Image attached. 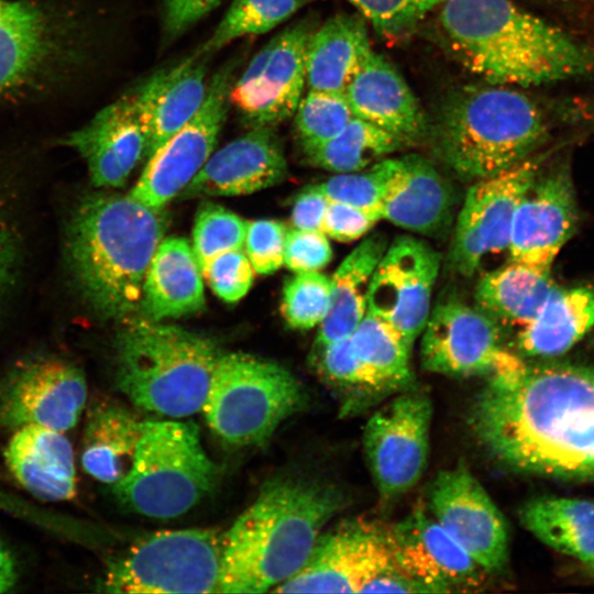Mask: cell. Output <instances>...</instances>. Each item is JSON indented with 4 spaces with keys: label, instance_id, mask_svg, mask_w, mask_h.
Instances as JSON below:
<instances>
[{
    "label": "cell",
    "instance_id": "cell-1",
    "mask_svg": "<svg viewBox=\"0 0 594 594\" xmlns=\"http://www.w3.org/2000/svg\"><path fill=\"white\" fill-rule=\"evenodd\" d=\"M487 453L514 471L594 480V370L568 362L514 365L488 376L470 410Z\"/></svg>",
    "mask_w": 594,
    "mask_h": 594
},
{
    "label": "cell",
    "instance_id": "cell-2",
    "mask_svg": "<svg viewBox=\"0 0 594 594\" xmlns=\"http://www.w3.org/2000/svg\"><path fill=\"white\" fill-rule=\"evenodd\" d=\"M439 23L460 63L492 85L594 76V47L512 0H446Z\"/></svg>",
    "mask_w": 594,
    "mask_h": 594
},
{
    "label": "cell",
    "instance_id": "cell-3",
    "mask_svg": "<svg viewBox=\"0 0 594 594\" xmlns=\"http://www.w3.org/2000/svg\"><path fill=\"white\" fill-rule=\"evenodd\" d=\"M344 501L340 488L321 480L266 482L222 535L218 593H262L293 576Z\"/></svg>",
    "mask_w": 594,
    "mask_h": 594
},
{
    "label": "cell",
    "instance_id": "cell-4",
    "mask_svg": "<svg viewBox=\"0 0 594 594\" xmlns=\"http://www.w3.org/2000/svg\"><path fill=\"white\" fill-rule=\"evenodd\" d=\"M165 219L130 194L96 191L74 208L66 229L69 272L88 307L103 319L139 312L151 260Z\"/></svg>",
    "mask_w": 594,
    "mask_h": 594
},
{
    "label": "cell",
    "instance_id": "cell-5",
    "mask_svg": "<svg viewBox=\"0 0 594 594\" xmlns=\"http://www.w3.org/2000/svg\"><path fill=\"white\" fill-rule=\"evenodd\" d=\"M547 138L539 107L501 85L469 86L442 106L433 128L441 161L461 179L475 182L525 161Z\"/></svg>",
    "mask_w": 594,
    "mask_h": 594
},
{
    "label": "cell",
    "instance_id": "cell-6",
    "mask_svg": "<svg viewBox=\"0 0 594 594\" xmlns=\"http://www.w3.org/2000/svg\"><path fill=\"white\" fill-rule=\"evenodd\" d=\"M222 352L200 334L161 321H130L116 342V381L138 407L182 418L205 403Z\"/></svg>",
    "mask_w": 594,
    "mask_h": 594
},
{
    "label": "cell",
    "instance_id": "cell-7",
    "mask_svg": "<svg viewBox=\"0 0 594 594\" xmlns=\"http://www.w3.org/2000/svg\"><path fill=\"white\" fill-rule=\"evenodd\" d=\"M218 475L194 422L143 421L133 464L112 486L116 497L131 510L166 519L198 504Z\"/></svg>",
    "mask_w": 594,
    "mask_h": 594
},
{
    "label": "cell",
    "instance_id": "cell-8",
    "mask_svg": "<svg viewBox=\"0 0 594 594\" xmlns=\"http://www.w3.org/2000/svg\"><path fill=\"white\" fill-rule=\"evenodd\" d=\"M84 50L81 24L72 12L37 0H0V100L62 84Z\"/></svg>",
    "mask_w": 594,
    "mask_h": 594
},
{
    "label": "cell",
    "instance_id": "cell-9",
    "mask_svg": "<svg viewBox=\"0 0 594 594\" xmlns=\"http://www.w3.org/2000/svg\"><path fill=\"white\" fill-rule=\"evenodd\" d=\"M305 402L299 382L285 367L246 353H222L202 406L209 428L224 442H264Z\"/></svg>",
    "mask_w": 594,
    "mask_h": 594
},
{
    "label": "cell",
    "instance_id": "cell-10",
    "mask_svg": "<svg viewBox=\"0 0 594 594\" xmlns=\"http://www.w3.org/2000/svg\"><path fill=\"white\" fill-rule=\"evenodd\" d=\"M222 536L212 529L157 531L136 541L107 568L109 593H218Z\"/></svg>",
    "mask_w": 594,
    "mask_h": 594
},
{
    "label": "cell",
    "instance_id": "cell-11",
    "mask_svg": "<svg viewBox=\"0 0 594 594\" xmlns=\"http://www.w3.org/2000/svg\"><path fill=\"white\" fill-rule=\"evenodd\" d=\"M314 24L297 21L276 34L232 82L229 100L252 128H274L294 117L306 85V51Z\"/></svg>",
    "mask_w": 594,
    "mask_h": 594
},
{
    "label": "cell",
    "instance_id": "cell-12",
    "mask_svg": "<svg viewBox=\"0 0 594 594\" xmlns=\"http://www.w3.org/2000/svg\"><path fill=\"white\" fill-rule=\"evenodd\" d=\"M235 65L228 63L211 78L199 111L147 158L129 193L153 209L180 195L210 157L229 110Z\"/></svg>",
    "mask_w": 594,
    "mask_h": 594
},
{
    "label": "cell",
    "instance_id": "cell-13",
    "mask_svg": "<svg viewBox=\"0 0 594 594\" xmlns=\"http://www.w3.org/2000/svg\"><path fill=\"white\" fill-rule=\"evenodd\" d=\"M432 407L420 391L402 393L376 410L365 425L363 448L380 495L407 493L425 472Z\"/></svg>",
    "mask_w": 594,
    "mask_h": 594
},
{
    "label": "cell",
    "instance_id": "cell-14",
    "mask_svg": "<svg viewBox=\"0 0 594 594\" xmlns=\"http://www.w3.org/2000/svg\"><path fill=\"white\" fill-rule=\"evenodd\" d=\"M543 157L529 156L496 175L473 182L458 215L450 264L471 276L484 258L508 249L518 204L538 176Z\"/></svg>",
    "mask_w": 594,
    "mask_h": 594
},
{
    "label": "cell",
    "instance_id": "cell-15",
    "mask_svg": "<svg viewBox=\"0 0 594 594\" xmlns=\"http://www.w3.org/2000/svg\"><path fill=\"white\" fill-rule=\"evenodd\" d=\"M87 393L85 375L73 363L54 356L23 361L0 383V427L66 432L80 419Z\"/></svg>",
    "mask_w": 594,
    "mask_h": 594
},
{
    "label": "cell",
    "instance_id": "cell-16",
    "mask_svg": "<svg viewBox=\"0 0 594 594\" xmlns=\"http://www.w3.org/2000/svg\"><path fill=\"white\" fill-rule=\"evenodd\" d=\"M421 333V365L428 372L490 376L521 359L503 345L495 321L458 299L437 304Z\"/></svg>",
    "mask_w": 594,
    "mask_h": 594
},
{
    "label": "cell",
    "instance_id": "cell-17",
    "mask_svg": "<svg viewBox=\"0 0 594 594\" xmlns=\"http://www.w3.org/2000/svg\"><path fill=\"white\" fill-rule=\"evenodd\" d=\"M440 254L427 242L397 237L377 263L367 290V311L392 326L409 348L431 311Z\"/></svg>",
    "mask_w": 594,
    "mask_h": 594
},
{
    "label": "cell",
    "instance_id": "cell-18",
    "mask_svg": "<svg viewBox=\"0 0 594 594\" xmlns=\"http://www.w3.org/2000/svg\"><path fill=\"white\" fill-rule=\"evenodd\" d=\"M431 517L486 572L508 560L506 520L485 488L464 466L440 471L427 493Z\"/></svg>",
    "mask_w": 594,
    "mask_h": 594
},
{
    "label": "cell",
    "instance_id": "cell-19",
    "mask_svg": "<svg viewBox=\"0 0 594 594\" xmlns=\"http://www.w3.org/2000/svg\"><path fill=\"white\" fill-rule=\"evenodd\" d=\"M386 532L362 522L321 534L307 561L276 593H362L375 576L395 564Z\"/></svg>",
    "mask_w": 594,
    "mask_h": 594
},
{
    "label": "cell",
    "instance_id": "cell-20",
    "mask_svg": "<svg viewBox=\"0 0 594 594\" xmlns=\"http://www.w3.org/2000/svg\"><path fill=\"white\" fill-rule=\"evenodd\" d=\"M579 220L575 193L566 165L538 176L518 204L512 223L510 260L550 271Z\"/></svg>",
    "mask_w": 594,
    "mask_h": 594
},
{
    "label": "cell",
    "instance_id": "cell-21",
    "mask_svg": "<svg viewBox=\"0 0 594 594\" xmlns=\"http://www.w3.org/2000/svg\"><path fill=\"white\" fill-rule=\"evenodd\" d=\"M396 564L433 593L474 590L486 572L424 509L386 531Z\"/></svg>",
    "mask_w": 594,
    "mask_h": 594
},
{
    "label": "cell",
    "instance_id": "cell-22",
    "mask_svg": "<svg viewBox=\"0 0 594 594\" xmlns=\"http://www.w3.org/2000/svg\"><path fill=\"white\" fill-rule=\"evenodd\" d=\"M372 167L383 185V219L411 232L439 235L452 220L453 195L429 160L384 157Z\"/></svg>",
    "mask_w": 594,
    "mask_h": 594
},
{
    "label": "cell",
    "instance_id": "cell-23",
    "mask_svg": "<svg viewBox=\"0 0 594 594\" xmlns=\"http://www.w3.org/2000/svg\"><path fill=\"white\" fill-rule=\"evenodd\" d=\"M61 144L85 161L95 187L118 188L145 156L146 138L127 92L68 133Z\"/></svg>",
    "mask_w": 594,
    "mask_h": 594
},
{
    "label": "cell",
    "instance_id": "cell-24",
    "mask_svg": "<svg viewBox=\"0 0 594 594\" xmlns=\"http://www.w3.org/2000/svg\"><path fill=\"white\" fill-rule=\"evenodd\" d=\"M287 172L283 146L273 128H252L210 155L180 196L248 195L275 186Z\"/></svg>",
    "mask_w": 594,
    "mask_h": 594
},
{
    "label": "cell",
    "instance_id": "cell-25",
    "mask_svg": "<svg viewBox=\"0 0 594 594\" xmlns=\"http://www.w3.org/2000/svg\"><path fill=\"white\" fill-rule=\"evenodd\" d=\"M209 57L193 53L128 92L145 133L146 158L199 111L207 94Z\"/></svg>",
    "mask_w": 594,
    "mask_h": 594
},
{
    "label": "cell",
    "instance_id": "cell-26",
    "mask_svg": "<svg viewBox=\"0 0 594 594\" xmlns=\"http://www.w3.org/2000/svg\"><path fill=\"white\" fill-rule=\"evenodd\" d=\"M344 94L355 118L405 143L421 136L427 128L422 109L407 82L383 55L374 51Z\"/></svg>",
    "mask_w": 594,
    "mask_h": 594
},
{
    "label": "cell",
    "instance_id": "cell-27",
    "mask_svg": "<svg viewBox=\"0 0 594 594\" xmlns=\"http://www.w3.org/2000/svg\"><path fill=\"white\" fill-rule=\"evenodd\" d=\"M4 460L18 483L36 498L64 502L77 493L75 455L65 432L20 427L12 431Z\"/></svg>",
    "mask_w": 594,
    "mask_h": 594
},
{
    "label": "cell",
    "instance_id": "cell-28",
    "mask_svg": "<svg viewBox=\"0 0 594 594\" xmlns=\"http://www.w3.org/2000/svg\"><path fill=\"white\" fill-rule=\"evenodd\" d=\"M201 277V267L186 239L162 240L144 276L139 311L151 321L200 311L205 306Z\"/></svg>",
    "mask_w": 594,
    "mask_h": 594
},
{
    "label": "cell",
    "instance_id": "cell-29",
    "mask_svg": "<svg viewBox=\"0 0 594 594\" xmlns=\"http://www.w3.org/2000/svg\"><path fill=\"white\" fill-rule=\"evenodd\" d=\"M372 51L364 20L355 14H336L309 37L306 84L310 90L345 92Z\"/></svg>",
    "mask_w": 594,
    "mask_h": 594
},
{
    "label": "cell",
    "instance_id": "cell-30",
    "mask_svg": "<svg viewBox=\"0 0 594 594\" xmlns=\"http://www.w3.org/2000/svg\"><path fill=\"white\" fill-rule=\"evenodd\" d=\"M594 327V284L553 286L537 316L516 338L519 356L552 358L573 348Z\"/></svg>",
    "mask_w": 594,
    "mask_h": 594
},
{
    "label": "cell",
    "instance_id": "cell-31",
    "mask_svg": "<svg viewBox=\"0 0 594 594\" xmlns=\"http://www.w3.org/2000/svg\"><path fill=\"white\" fill-rule=\"evenodd\" d=\"M387 246L385 235L372 234L340 263L331 278L330 306L319 324L316 348L352 336L366 314L370 280Z\"/></svg>",
    "mask_w": 594,
    "mask_h": 594
},
{
    "label": "cell",
    "instance_id": "cell-32",
    "mask_svg": "<svg viewBox=\"0 0 594 594\" xmlns=\"http://www.w3.org/2000/svg\"><path fill=\"white\" fill-rule=\"evenodd\" d=\"M142 421L123 406L102 402L87 415L81 465L92 479L114 485L130 471L141 437Z\"/></svg>",
    "mask_w": 594,
    "mask_h": 594
},
{
    "label": "cell",
    "instance_id": "cell-33",
    "mask_svg": "<svg viewBox=\"0 0 594 594\" xmlns=\"http://www.w3.org/2000/svg\"><path fill=\"white\" fill-rule=\"evenodd\" d=\"M519 519L538 540L578 559L594 573V501L537 497L522 505Z\"/></svg>",
    "mask_w": 594,
    "mask_h": 594
},
{
    "label": "cell",
    "instance_id": "cell-34",
    "mask_svg": "<svg viewBox=\"0 0 594 594\" xmlns=\"http://www.w3.org/2000/svg\"><path fill=\"white\" fill-rule=\"evenodd\" d=\"M556 284L550 271L512 261L477 283L476 308L501 324L526 326L539 312Z\"/></svg>",
    "mask_w": 594,
    "mask_h": 594
},
{
    "label": "cell",
    "instance_id": "cell-35",
    "mask_svg": "<svg viewBox=\"0 0 594 594\" xmlns=\"http://www.w3.org/2000/svg\"><path fill=\"white\" fill-rule=\"evenodd\" d=\"M403 144L398 136L353 117L332 139L300 148L310 165L339 174L363 170Z\"/></svg>",
    "mask_w": 594,
    "mask_h": 594
},
{
    "label": "cell",
    "instance_id": "cell-36",
    "mask_svg": "<svg viewBox=\"0 0 594 594\" xmlns=\"http://www.w3.org/2000/svg\"><path fill=\"white\" fill-rule=\"evenodd\" d=\"M350 340L356 355L393 389L413 380L411 348L381 318L366 310Z\"/></svg>",
    "mask_w": 594,
    "mask_h": 594
},
{
    "label": "cell",
    "instance_id": "cell-37",
    "mask_svg": "<svg viewBox=\"0 0 594 594\" xmlns=\"http://www.w3.org/2000/svg\"><path fill=\"white\" fill-rule=\"evenodd\" d=\"M309 0H232L210 37L194 53L210 56L234 40L266 33Z\"/></svg>",
    "mask_w": 594,
    "mask_h": 594
},
{
    "label": "cell",
    "instance_id": "cell-38",
    "mask_svg": "<svg viewBox=\"0 0 594 594\" xmlns=\"http://www.w3.org/2000/svg\"><path fill=\"white\" fill-rule=\"evenodd\" d=\"M353 117L344 92L309 89L294 114L300 146L317 145L332 139Z\"/></svg>",
    "mask_w": 594,
    "mask_h": 594
},
{
    "label": "cell",
    "instance_id": "cell-39",
    "mask_svg": "<svg viewBox=\"0 0 594 594\" xmlns=\"http://www.w3.org/2000/svg\"><path fill=\"white\" fill-rule=\"evenodd\" d=\"M248 222L220 205L200 206L193 231V250L200 267L213 256L243 249Z\"/></svg>",
    "mask_w": 594,
    "mask_h": 594
},
{
    "label": "cell",
    "instance_id": "cell-40",
    "mask_svg": "<svg viewBox=\"0 0 594 594\" xmlns=\"http://www.w3.org/2000/svg\"><path fill=\"white\" fill-rule=\"evenodd\" d=\"M330 297L331 278L319 272L296 273L283 288V317L293 329H311L324 319Z\"/></svg>",
    "mask_w": 594,
    "mask_h": 594
},
{
    "label": "cell",
    "instance_id": "cell-41",
    "mask_svg": "<svg viewBox=\"0 0 594 594\" xmlns=\"http://www.w3.org/2000/svg\"><path fill=\"white\" fill-rule=\"evenodd\" d=\"M319 372L337 386L362 396L393 389L354 352L350 338L317 348Z\"/></svg>",
    "mask_w": 594,
    "mask_h": 594
},
{
    "label": "cell",
    "instance_id": "cell-42",
    "mask_svg": "<svg viewBox=\"0 0 594 594\" xmlns=\"http://www.w3.org/2000/svg\"><path fill=\"white\" fill-rule=\"evenodd\" d=\"M377 33L398 36L446 0H350Z\"/></svg>",
    "mask_w": 594,
    "mask_h": 594
},
{
    "label": "cell",
    "instance_id": "cell-43",
    "mask_svg": "<svg viewBox=\"0 0 594 594\" xmlns=\"http://www.w3.org/2000/svg\"><path fill=\"white\" fill-rule=\"evenodd\" d=\"M317 186L329 201L375 212L383 218V185L372 166L365 172L339 173Z\"/></svg>",
    "mask_w": 594,
    "mask_h": 594
},
{
    "label": "cell",
    "instance_id": "cell-44",
    "mask_svg": "<svg viewBox=\"0 0 594 594\" xmlns=\"http://www.w3.org/2000/svg\"><path fill=\"white\" fill-rule=\"evenodd\" d=\"M201 272L213 293L227 302L239 301L253 283V267L242 249L213 256Z\"/></svg>",
    "mask_w": 594,
    "mask_h": 594
},
{
    "label": "cell",
    "instance_id": "cell-45",
    "mask_svg": "<svg viewBox=\"0 0 594 594\" xmlns=\"http://www.w3.org/2000/svg\"><path fill=\"white\" fill-rule=\"evenodd\" d=\"M15 207L0 183V301L15 283L22 263L23 235Z\"/></svg>",
    "mask_w": 594,
    "mask_h": 594
},
{
    "label": "cell",
    "instance_id": "cell-46",
    "mask_svg": "<svg viewBox=\"0 0 594 594\" xmlns=\"http://www.w3.org/2000/svg\"><path fill=\"white\" fill-rule=\"evenodd\" d=\"M287 229L277 220L248 222L245 246L253 270L272 274L284 264Z\"/></svg>",
    "mask_w": 594,
    "mask_h": 594
},
{
    "label": "cell",
    "instance_id": "cell-47",
    "mask_svg": "<svg viewBox=\"0 0 594 594\" xmlns=\"http://www.w3.org/2000/svg\"><path fill=\"white\" fill-rule=\"evenodd\" d=\"M332 258L328 237L321 231L293 229L287 231L284 264L295 273L319 272Z\"/></svg>",
    "mask_w": 594,
    "mask_h": 594
},
{
    "label": "cell",
    "instance_id": "cell-48",
    "mask_svg": "<svg viewBox=\"0 0 594 594\" xmlns=\"http://www.w3.org/2000/svg\"><path fill=\"white\" fill-rule=\"evenodd\" d=\"M380 215L342 202L328 201L321 232L340 242H351L364 237L377 221Z\"/></svg>",
    "mask_w": 594,
    "mask_h": 594
},
{
    "label": "cell",
    "instance_id": "cell-49",
    "mask_svg": "<svg viewBox=\"0 0 594 594\" xmlns=\"http://www.w3.org/2000/svg\"><path fill=\"white\" fill-rule=\"evenodd\" d=\"M222 0H160L166 41H174L212 12Z\"/></svg>",
    "mask_w": 594,
    "mask_h": 594
},
{
    "label": "cell",
    "instance_id": "cell-50",
    "mask_svg": "<svg viewBox=\"0 0 594 594\" xmlns=\"http://www.w3.org/2000/svg\"><path fill=\"white\" fill-rule=\"evenodd\" d=\"M328 201L317 185L302 190L293 205L292 223L294 228L321 231V222Z\"/></svg>",
    "mask_w": 594,
    "mask_h": 594
},
{
    "label": "cell",
    "instance_id": "cell-51",
    "mask_svg": "<svg viewBox=\"0 0 594 594\" xmlns=\"http://www.w3.org/2000/svg\"><path fill=\"white\" fill-rule=\"evenodd\" d=\"M362 593H433L396 563L370 581Z\"/></svg>",
    "mask_w": 594,
    "mask_h": 594
},
{
    "label": "cell",
    "instance_id": "cell-52",
    "mask_svg": "<svg viewBox=\"0 0 594 594\" xmlns=\"http://www.w3.org/2000/svg\"><path fill=\"white\" fill-rule=\"evenodd\" d=\"M557 112L566 123L594 129V96L563 99Z\"/></svg>",
    "mask_w": 594,
    "mask_h": 594
},
{
    "label": "cell",
    "instance_id": "cell-53",
    "mask_svg": "<svg viewBox=\"0 0 594 594\" xmlns=\"http://www.w3.org/2000/svg\"><path fill=\"white\" fill-rule=\"evenodd\" d=\"M18 578L15 560L8 547L0 540V593L10 591Z\"/></svg>",
    "mask_w": 594,
    "mask_h": 594
},
{
    "label": "cell",
    "instance_id": "cell-54",
    "mask_svg": "<svg viewBox=\"0 0 594 594\" xmlns=\"http://www.w3.org/2000/svg\"><path fill=\"white\" fill-rule=\"evenodd\" d=\"M594 574V573H593Z\"/></svg>",
    "mask_w": 594,
    "mask_h": 594
}]
</instances>
